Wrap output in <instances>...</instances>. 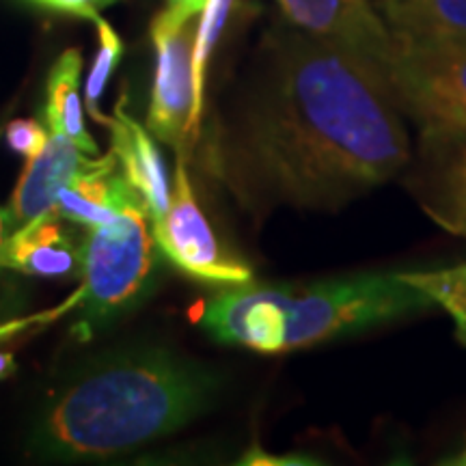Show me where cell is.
<instances>
[{
    "label": "cell",
    "instance_id": "cell-1",
    "mask_svg": "<svg viewBox=\"0 0 466 466\" xmlns=\"http://www.w3.org/2000/svg\"><path fill=\"white\" fill-rule=\"evenodd\" d=\"M408 160L404 110L382 66L296 26L266 39L203 145L206 171L255 218L339 209Z\"/></svg>",
    "mask_w": 466,
    "mask_h": 466
},
{
    "label": "cell",
    "instance_id": "cell-2",
    "mask_svg": "<svg viewBox=\"0 0 466 466\" xmlns=\"http://www.w3.org/2000/svg\"><path fill=\"white\" fill-rule=\"evenodd\" d=\"M218 378L167 348L132 346L86 360L35 419V458L83 462L158 441L208 410Z\"/></svg>",
    "mask_w": 466,
    "mask_h": 466
},
{
    "label": "cell",
    "instance_id": "cell-3",
    "mask_svg": "<svg viewBox=\"0 0 466 466\" xmlns=\"http://www.w3.org/2000/svg\"><path fill=\"white\" fill-rule=\"evenodd\" d=\"M434 305L391 275H357L313 285H231L203 307L212 339L281 354L421 313Z\"/></svg>",
    "mask_w": 466,
    "mask_h": 466
},
{
    "label": "cell",
    "instance_id": "cell-4",
    "mask_svg": "<svg viewBox=\"0 0 466 466\" xmlns=\"http://www.w3.org/2000/svg\"><path fill=\"white\" fill-rule=\"evenodd\" d=\"M154 220L134 201L115 220L91 227L83 244V329L113 322L147 294L156 272Z\"/></svg>",
    "mask_w": 466,
    "mask_h": 466
},
{
    "label": "cell",
    "instance_id": "cell-5",
    "mask_svg": "<svg viewBox=\"0 0 466 466\" xmlns=\"http://www.w3.org/2000/svg\"><path fill=\"white\" fill-rule=\"evenodd\" d=\"M387 78L421 132H466V44L393 35Z\"/></svg>",
    "mask_w": 466,
    "mask_h": 466
},
{
    "label": "cell",
    "instance_id": "cell-6",
    "mask_svg": "<svg viewBox=\"0 0 466 466\" xmlns=\"http://www.w3.org/2000/svg\"><path fill=\"white\" fill-rule=\"evenodd\" d=\"M156 244L175 268L208 285L248 283L253 270L231 255L214 233L190 184L186 156L177 154L173 190L165 217L154 223Z\"/></svg>",
    "mask_w": 466,
    "mask_h": 466
},
{
    "label": "cell",
    "instance_id": "cell-7",
    "mask_svg": "<svg viewBox=\"0 0 466 466\" xmlns=\"http://www.w3.org/2000/svg\"><path fill=\"white\" fill-rule=\"evenodd\" d=\"M199 14L168 5L151 25V42L156 48V74L151 89L147 130L158 141L184 154L188 145L192 110V39Z\"/></svg>",
    "mask_w": 466,
    "mask_h": 466
},
{
    "label": "cell",
    "instance_id": "cell-8",
    "mask_svg": "<svg viewBox=\"0 0 466 466\" xmlns=\"http://www.w3.org/2000/svg\"><path fill=\"white\" fill-rule=\"evenodd\" d=\"M408 182L434 223L466 238V132H423Z\"/></svg>",
    "mask_w": 466,
    "mask_h": 466
},
{
    "label": "cell",
    "instance_id": "cell-9",
    "mask_svg": "<svg viewBox=\"0 0 466 466\" xmlns=\"http://www.w3.org/2000/svg\"><path fill=\"white\" fill-rule=\"evenodd\" d=\"M113 158V151L102 158L85 154L67 137L50 132L42 154L28 160L9 208L5 209L7 236L28 223L56 214V201L63 188H67L80 175L106 167Z\"/></svg>",
    "mask_w": 466,
    "mask_h": 466
},
{
    "label": "cell",
    "instance_id": "cell-10",
    "mask_svg": "<svg viewBox=\"0 0 466 466\" xmlns=\"http://www.w3.org/2000/svg\"><path fill=\"white\" fill-rule=\"evenodd\" d=\"M291 26L333 39L387 69L393 33L371 0H277Z\"/></svg>",
    "mask_w": 466,
    "mask_h": 466
},
{
    "label": "cell",
    "instance_id": "cell-11",
    "mask_svg": "<svg viewBox=\"0 0 466 466\" xmlns=\"http://www.w3.org/2000/svg\"><path fill=\"white\" fill-rule=\"evenodd\" d=\"M106 126L110 130V145H113L110 151L116 165L121 167V175L141 195L151 220L156 223L165 217L171 188H168V173L158 145L154 141V134L132 119L124 102L115 108L113 116H108Z\"/></svg>",
    "mask_w": 466,
    "mask_h": 466
},
{
    "label": "cell",
    "instance_id": "cell-12",
    "mask_svg": "<svg viewBox=\"0 0 466 466\" xmlns=\"http://www.w3.org/2000/svg\"><path fill=\"white\" fill-rule=\"evenodd\" d=\"M56 218L58 214H50L9 233L0 250V266L33 277L74 275L83 264V253Z\"/></svg>",
    "mask_w": 466,
    "mask_h": 466
},
{
    "label": "cell",
    "instance_id": "cell-13",
    "mask_svg": "<svg viewBox=\"0 0 466 466\" xmlns=\"http://www.w3.org/2000/svg\"><path fill=\"white\" fill-rule=\"evenodd\" d=\"M116 160L74 179L67 188L61 190L56 201L58 218L72 220L91 229L106 225L119 217L134 201H143L141 195L116 173ZM145 203V201H143Z\"/></svg>",
    "mask_w": 466,
    "mask_h": 466
},
{
    "label": "cell",
    "instance_id": "cell-14",
    "mask_svg": "<svg viewBox=\"0 0 466 466\" xmlns=\"http://www.w3.org/2000/svg\"><path fill=\"white\" fill-rule=\"evenodd\" d=\"M376 9L398 37L466 44V0H378Z\"/></svg>",
    "mask_w": 466,
    "mask_h": 466
},
{
    "label": "cell",
    "instance_id": "cell-15",
    "mask_svg": "<svg viewBox=\"0 0 466 466\" xmlns=\"http://www.w3.org/2000/svg\"><path fill=\"white\" fill-rule=\"evenodd\" d=\"M80 72H83V56L78 50H66L58 56L48 76L44 116L50 132L63 134L85 154L97 156V145L86 130L83 104H80Z\"/></svg>",
    "mask_w": 466,
    "mask_h": 466
},
{
    "label": "cell",
    "instance_id": "cell-16",
    "mask_svg": "<svg viewBox=\"0 0 466 466\" xmlns=\"http://www.w3.org/2000/svg\"><path fill=\"white\" fill-rule=\"evenodd\" d=\"M240 0H206L192 39V110L188 124V145L199 138L203 108H206V78L214 50L223 37Z\"/></svg>",
    "mask_w": 466,
    "mask_h": 466
},
{
    "label": "cell",
    "instance_id": "cell-17",
    "mask_svg": "<svg viewBox=\"0 0 466 466\" xmlns=\"http://www.w3.org/2000/svg\"><path fill=\"white\" fill-rule=\"evenodd\" d=\"M406 283L421 289L434 305H441L456 322L460 339L466 343V264L442 270L398 272Z\"/></svg>",
    "mask_w": 466,
    "mask_h": 466
},
{
    "label": "cell",
    "instance_id": "cell-18",
    "mask_svg": "<svg viewBox=\"0 0 466 466\" xmlns=\"http://www.w3.org/2000/svg\"><path fill=\"white\" fill-rule=\"evenodd\" d=\"M93 22H96L97 28V52L96 58H93L89 80H86V106H89V113L97 124H108V116L100 113V100L104 91H106L110 76H113L115 67L119 66L121 55H124V44H121L115 28L106 20H102L100 15Z\"/></svg>",
    "mask_w": 466,
    "mask_h": 466
},
{
    "label": "cell",
    "instance_id": "cell-19",
    "mask_svg": "<svg viewBox=\"0 0 466 466\" xmlns=\"http://www.w3.org/2000/svg\"><path fill=\"white\" fill-rule=\"evenodd\" d=\"M48 137L50 134L46 132V127L33 119L11 121L7 126L9 147L25 156L26 160L37 158V156L42 154L46 143H48Z\"/></svg>",
    "mask_w": 466,
    "mask_h": 466
},
{
    "label": "cell",
    "instance_id": "cell-20",
    "mask_svg": "<svg viewBox=\"0 0 466 466\" xmlns=\"http://www.w3.org/2000/svg\"><path fill=\"white\" fill-rule=\"evenodd\" d=\"M28 3L39 5V7L50 11H61V14L85 17V20L93 22L100 15L102 9L119 3V0H28Z\"/></svg>",
    "mask_w": 466,
    "mask_h": 466
},
{
    "label": "cell",
    "instance_id": "cell-21",
    "mask_svg": "<svg viewBox=\"0 0 466 466\" xmlns=\"http://www.w3.org/2000/svg\"><path fill=\"white\" fill-rule=\"evenodd\" d=\"M242 464H253V466H302V464H318V460L309 456H272V453H266L261 447H250V450L244 453Z\"/></svg>",
    "mask_w": 466,
    "mask_h": 466
},
{
    "label": "cell",
    "instance_id": "cell-22",
    "mask_svg": "<svg viewBox=\"0 0 466 466\" xmlns=\"http://www.w3.org/2000/svg\"><path fill=\"white\" fill-rule=\"evenodd\" d=\"M15 371V360L9 352H0V380Z\"/></svg>",
    "mask_w": 466,
    "mask_h": 466
},
{
    "label": "cell",
    "instance_id": "cell-23",
    "mask_svg": "<svg viewBox=\"0 0 466 466\" xmlns=\"http://www.w3.org/2000/svg\"><path fill=\"white\" fill-rule=\"evenodd\" d=\"M171 3L177 5V7H184V9L192 11V14H201L206 0H171Z\"/></svg>",
    "mask_w": 466,
    "mask_h": 466
},
{
    "label": "cell",
    "instance_id": "cell-24",
    "mask_svg": "<svg viewBox=\"0 0 466 466\" xmlns=\"http://www.w3.org/2000/svg\"><path fill=\"white\" fill-rule=\"evenodd\" d=\"M5 240H7V223H5V212H0V250H3Z\"/></svg>",
    "mask_w": 466,
    "mask_h": 466
},
{
    "label": "cell",
    "instance_id": "cell-25",
    "mask_svg": "<svg viewBox=\"0 0 466 466\" xmlns=\"http://www.w3.org/2000/svg\"><path fill=\"white\" fill-rule=\"evenodd\" d=\"M456 464H466V450H464L462 456H460V458L456 460Z\"/></svg>",
    "mask_w": 466,
    "mask_h": 466
}]
</instances>
